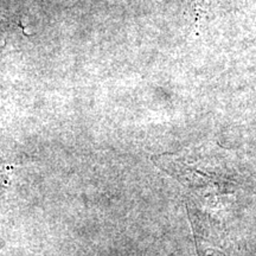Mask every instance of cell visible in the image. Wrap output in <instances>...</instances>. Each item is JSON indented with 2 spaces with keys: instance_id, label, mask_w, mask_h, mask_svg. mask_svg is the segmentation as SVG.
<instances>
[{
  "instance_id": "6da1fadb",
  "label": "cell",
  "mask_w": 256,
  "mask_h": 256,
  "mask_svg": "<svg viewBox=\"0 0 256 256\" xmlns=\"http://www.w3.org/2000/svg\"><path fill=\"white\" fill-rule=\"evenodd\" d=\"M220 147L203 146L180 153H165L153 156V162L162 171L177 179L188 192L191 223L200 228L210 222L228 206V200L235 197L236 182L228 164L224 162V152Z\"/></svg>"
},
{
  "instance_id": "7a4b0ae2",
  "label": "cell",
  "mask_w": 256,
  "mask_h": 256,
  "mask_svg": "<svg viewBox=\"0 0 256 256\" xmlns=\"http://www.w3.org/2000/svg\"><path fill=\"white\" fill-rule=\"evenodd\" d=\"M197 244V250H198V256H223L218 250H215L214 248H206L204 244L200 241H196Z\"/></svg>"
}]
</instances>
